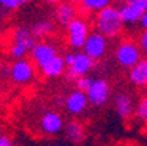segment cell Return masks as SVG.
<instances>
[{
  "mask_svg": "<svg viewBox=\"0 0 147 146\" xmlns=\"http://www.w3.org/2000/svg\"><path fill=\"white\" fill-rule=\"evenodd\" d=\"M93 25L96 28V32H99L105 38L119 37L125 26L118 6H112V5L98 12L93 16Z\"/></svg>",
  "mask_w": 147,
  "mask_h": 146,
  "instance_id": "6da1fadb",
  "label": "cell"
},
{
  "mask_svg": "<svg viewBox=\"0 0 147 146\" xmlns=\"http://www.w3.org/2000/svg\"><path fill=\"white\" fill-rule=\"evenodd\" d=\"M38 41L35 39L31 28L26 26H16L10 32V38L7 43V51L9 56L16 60H24L26 54H31L32 48Z\"/></svg>",
  "mask_w": 147,
  "mask_h": 146,
  "instance_id": "7a4b0ae2",
  "label": "cell"
},
{
  "mask_svg": "<svg viewBox=\"0 0 147 146\" xmlns=\"http://www.w3.org/2000/svg\"><path fill=\"white\" fill-rule=\"evenodd\" d=\"M141 56H143V51L140 50L137 41H134L131 38L121 39L119 44L115 48V60H117V63L121 67L128 69V70H131L143 58Z\"/></svg>",
  "mask_w": 147,
  "mask_h": 146,
  "instance_id": "3957f363",
  "label": "cell"
},
{
  "mask_svg": "<svg viewBox=\"0 0 147 146\" xmlns=\"http://www.w3.org/2000/svg\"><path fill=\"white\" fill-rule=\"evenodd\" d=\"M90 24L89 20L79 15L74 20H71V22L67 25L66 28V38H67V44L74 48V50H80L85 47L86 41L90 35Z\"/></svg>",
  "mask_w": 147,
  "mask_h": 146,
  "instance_id": "277c9868",
  "label": "cell"
},
{
  "mask_svg": "<svg viewBox=\"0 0 147 146\" xmlns=\"http://www.w3.org/2000/svg\"><path fill=\"white\" fill-rule=\"evenodd\" d=\"M119 13L125 25L140 24L143 16L147 13V0H128L118 5Z\"/></svg>",
  "mask_w": 147,
  "mask_h": 146,
  "instance_id": "5b68a950",
  "label": "cell"
},
{
  "mask_svg": "<svg viewBox=\"0 0 147 146\" xmlns=\"http://www.w3.org/2000/svg\"><path fill=\"white\" fill-rule=\"evenodd\" d=\"M64 118L63 115L54 110L45 111L39 118V130L45 136H57L64 130Z\"/></svg>",
  "mask_w": 147,
  "mask_h": 146,
  "instance_id": "8992f818",
  "label": "cell"
},
{
  "mask_svg": "<svg viewBox=\"0 0 147 146\" xmlns=\"http://www.w3.org/2000/svg\"><path fill=\"white\" fill-rule=\"evenodd\" d=\"M93 65H95V61L85 51H77V53H74V60H73L71 66L67 67L66 76L69 80L76 82L79 77L88 76V73L92 70Z\"/></svg>",
  "mask_w": 147,
  "mask_h": 146,
  "instance_id": "52a82bcc",
  "label": "cell"
},
{
  "mask_svg": "<svg viewBox=\"0 0 147 146\" xmlns=\"http://www.w3.org/2000/svg\"><path fill=\"white\" fill-rule=\"evenodd\" d=\"M9 75L10 79L18 85H26L35 76V65L32 63V60L28 58L16 60L9 69Z\"/></svg>",
  "mask_w": 147,
  "mask_h": 146,
  "instance_id": "ba28073f",
  "label": "cell"
},
{
  "mask_svg": "<svg viewBox=\"0 0 147 146\" xmlns=\"http://www.w3.org/2000/svg\"><path fill=\"white\" fill-rule=\"evenodd\" d=\"M31 58H32V63L38 67V69H42L44 66H47L51 60H54L58 56V51L55 48V45H53L48 41H38L35 44V47L31 51Z\"/></svg>",
  "mask_w": 147,
  "mask_h": 146,
  "instance_id": "9c48e42d",
  "label": "cell"
},
{
  "mask_svg": "<svg viewBox=\"0 0 147 146\" xmlns=\"http://www.w3.org/2000/svg\"><path fill=\"white\" fill-rule=\"evenodd\" d=\"M89 98V104L93 107H103L109 101L111 96V86L105 79H95L93 85L86 92Z\"/></svg>",
  "mask_w": 147,
  "mask_h": 146,
  "instance_id": "30bf717a",
  "label": "cell"
},
{
  "mask_svg": "<svg viewBox=\"0 0 147 146\" xmlns=\"http://www.w3.org/2000/svg\"><path fill=\"white\" fill-rule=\"evenodd\" d=\"M107 47H108V39L95 31L89 35L85 47H83V51H85L93 61H96V60H100L105 56Z\"/></svg>",
  "mask_w": 147,
  "mask_h": 146,
  "instance_id": "8fae6325",
  "label": "cell"
},
{
  "mask_svg": "<svg viewBox=\"0 0 147 146\" xmlns=\"http://www.w3.org/2000/svg\"><path fill=\"white\" fill-rule=\"evenodd\" d=\"M88 105H89V98H88L86 92H82L79 89L71 91L64 99V107H66L67 113L71 115L83 114L88 110Z\"/></svg>",
  "mask_w": 147,
  "mask_h": 146,
  "instance_id": "7c38bea8",
  "label": "cell"
},
{
  "mask_svg": "<svg viewBox=\"0 0 147 146\" xmlns=\"http://www.w3.org/2000/svg\"><path fill=\"white\" fill-rule=\"evenodd\" d=\"M54 15H55V20L61 25V26H66L74 20L77 16H79V7H77V3H71V2H60L57 3L55 6V10H54Z\"/></svg>",
  "mask_w": 147,
  "mask_h": 146,
  "instance_id": "4fadbf2b",
  "label": "cell"
},
{
  "mask_svg": "<svg viewBox=\"0 0 147 146\" xmlns=\"http://www.w3.org/2000/svg\"><path fill=\"white\" fill-rule=\"evenodd\" d=\"M114 105H115V111L121 120H128L134 115L136 105H134L133 98L128 94H124V92L117 94L114 98Z\"/></svg>",
  "mask_w": 147,
  "mask_h": 146,
  "instance_id": "5bb4252c",
  "label": "cell"
},
{
  "mask_svg": "<svg viewBox=\"0 0 147 146\" xmlns=\"http://www.w3.org/2000/svg\"><path fill=\"white\" fill-rule=\"evenodd\" d=\"M64 137L67 142L73 143V145H82L86 139V130H85V126L77 121V120H69L64 126Z\"/></svg>",
  "mask_w": 147,
  "mask_h": 146,
  "instance_id": "9a60e30c",
  "label": "cell"
},
{
  "mask_svg": "<svg viewBox=\"0 0 147 146\" xmlns=\"http://www.w3.org/2000/svg\"><path fill=\"white\" fill-rule=\"evenodd\" d=\"M128 79L137 88H147V57H143L128 72Z\"/></svg>",
  "mask_w": 147,
  "mask_h": 146,
  "instance_id": "2e32d148",
  "label": "cell"
},
{
  "mask_svg": "<svg viewBox=\"0 0 147 146\" xmlns=\"http://www.w3.org/2000/svg\"><path fill=\"white\" fill-rule=\"evenodd\" d=\"M41 75L48 79H54V77H60L61 75H64L67 72V66L64 61V56H57L54 60H51L47 66H44L42 69H39Z\"/></svg>",
  "mask_w": 147,
  "mask_h": 146,
  "instance_id": "e0dca14e",
  "label": "cell"
},
{
  "mask_svg": "<svg viewBox=\"0 0 147 146\" xmlns=\"http://www.w3.org/2000/svg\"><path fill=\"white\" fill-rule=\"evenodd\" d=\"M108 6H111L109 0H82L77 2V7L79 12L82 13V16L85 13H98L103 9H107Z\"/></svg>",
  "mask_w": 147,
  "mask_h": 146,
  "instance_id": "ac0fdd59",
  "label": "cell"
},
{
  "mask_svg": "<svg viewBox=\"0 0 147 146\" xmlns=\"http://www.w3.org/2000/svg\"><path fill=\"white\" fill-rule=\"evenodd\" d=\"M54 22L50 19H39L36 20V22L32 25L31 31L35 37V39H41V41H44L45 37H48L50 34H53L54 31Z\"/></svg>",
  "mask_w": 147,
  "mask_h": 146,
  "instance_id": "d6986e66",
  "label": "cell"
},
{
  "mask_svg": "<svg viewBox=\"0 0 147 146\" xmlns=\"http://www.w3.org/2000/svg\"><path fill=\"white\" fill-rule=\"evenodd\" d=\"M134 117H136L137 121H140L143 124H147V95L140 98L138 102L136 104Z\"/></svg>",
  "mask_w": 147,
  "mask_h": 146,
  "instance_id": "ffe728a7",
  "label": "cell"
},
{
  "mask_svg": "<svg viewBox=\"0 0 147 146\" xmlns=\"http://www.w3.org/2000/svg\"><path fill=\"white\" fill-rule=\"evenodd\" d=\"M25 3H26L25 0H0V7H2V10H6V12H13V10H18Z\"/></svg>",
  "mask_w": 147,
  "mask_h": 146,
  "instance_id": "44dd1931",
  "label": "cell"
},
{
  "mask_svg": "<svg viewBox=\"0 0 147 146\" xmlns=\"http://www.w3.org/2000/svg\"><path fill=\"white\" fill-rule=\"evenodd\" d=\"M95 79L90 77V76H83V77H79L74 83H76V89L82 91V92H88L90 89V86L93 85Z\"/></svg>",
  "mask_w": 147,
  "mask_h": 146,
  "instance_id": "7402d4cb",
  "label": "cell"
},
{
  "mask_svg": "<svg viewBox=\"0 0 147 146\" xmlns=\"http://www.w3.org/2000/svg\"><path fill=\"white\" fill-rule=\"evenodd\" d=\"M137 44H138L140 50L147 54V29H143V31L140 32V35H138V38H137Z\"/></svg>",
  "mask_w": 147,
  "mask_h": 146,
  "instance_id": "603a6c76",
  "label": "cell"
},
{
  "mask_svg": "<svg viewBox=\"0 0 147 146\" xmlns=\"http://www.w3.org/2000/svg\"><path fill=\"white\" fill-rule=\"evenodd\" d=\"M0 146H15V145H13V142H12V139L9 136L2 134L0 136Z\"/></svg>",
  "mask_w": 147,
  "mask_h": 146,
  "instance_id": "cb8c5ba5",
  "label": "cell"
},
{
  "mask_svg": "<svg viewBox=\"0 0 147 146\" xmlns=\"http://www.w3.org/2000/svg\"><path fill=\"white\" fill-rule=\"evenodd\" d=\"M73 60H74V53H67V54H64V61H66V66H67V67L71 66Z\"/></svg>",
  "mask_w": 147,
  "mask_h": 146,
  "instance_id": "d4e9b609",
  "label": "cell"
},
{
  "mask_svg": "<svg viewBox=\"0 0 147 146\" xmlns=\"http://www.w3.org/2000/svg\"><path fill=\"white\" fill-rule=\"evenodd\" d=\"M140 25H141V28H143V29H147V13L143 16L141 22H140Z\"/></svg>",
  "mask_w": 147,
  "mask_h": 146,
  "instance_id": "484cf974",
  "label": "cell"
},
{
  "mask_svg": "<svg viewBox=\"0 0 147 146\" xmlns=\"http://www.w3.org/2000/svg\"><path fill=\"white\" fill-rule=\"evenodd\" d=\"M42 146H63V145L58 143V142H48V143H45V145H42Z\"/></svg>",
  "mask_w": 147,
  "mask_h": 146,
  "instance_id": "4316f807",
  "label": "cell"
},
{
  "mask_svg": "<svg viewBox=\"0 0 147 146\" xmlns=\"http://www.w3.org/2000/svg\"><path fill=\"white\" fill-rule=\"evenodd\" d=\"M118 146H133V145H118Z\"/></svg>",
  "mask_w": 147,
  "mask_h": 146,
  "instance_id": "83f0119b",
  "label": "cell"
},
{
  "mask_svg": "<svg viewBox=\"0 0 147 146\" xmlns=\"http://www.w3.org/2000/svg\"><path fill=\"white\" fill-rule=\"evenodd\" d=\"M0 136H2V134H0Z\"/></svg>",
  "mask_w": 147,
  "mask_h": 146,
  "instance_id": "f1b7e54d",
  "label": "cell"
}]
</instances>
